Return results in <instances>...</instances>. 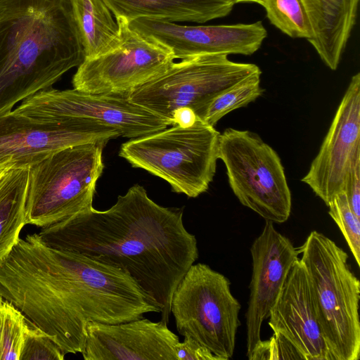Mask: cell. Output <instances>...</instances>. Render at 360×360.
I'll return each instance as SVG.
<instances>
[{
    "label": "cell",
    "instance_id": "obj_1",
    "mask_svg": "<svg viewBox=\"0 0 360 360\" xmlns=\"http://www.w3.org/2000/svg\"><path fill=\"white\" fill-rule=\"evenodd\" d=\"M182 208L162 207L139 184L108 210L93 207L42 227L49 247L85 255L132 277L168 323L172 295L198 258L195 236L185 228Z\"/></svg>",
    "mask_w": 360,
    "mask_h": 360
},
{
    "label": "cell",
    "instance_id": "obj_2",
    "mask_svg": "<svg viewBox=\"0 0 360 360\" xmlns=\"http://www.w3.org/2000/svg\"><path fill=\"white\" fill-rule=\"evenodd\" d=\"M84 58L70 0L10 1L0 8V115Z\"/></svg>",
    "mask_w": 360,
    "mask_h": 360
},
{
    "label": "cell",
    "instance_id": "obj_3",
    "mask_svg": "<svg viewBox=\"0 0 360 360\" xmlns=\"http://www.w3.org/2000/svg\"><path fill=\"white\" fill-rule=\"evenodd\" d=\"M77 254L47 246L38 233L19 238L0 262V297L22 311L66 354L86 338L77 289Z\"/></svg>",
    "mask_w": 360,
    "mask_h": 360
},
{
    "label": "cell",
    "instance_id": "obj_4",
    "mask_svg": "<svg viewBox=\"0 0 360 360\" xmlns=\"http://www.w3.org/2000/svg\"><path fill=\"white\" fill-rule=\"evenodd\" d=\"M311 285L331 360L360 357V282L348 255L330 238L312 231L299 248Z\"/></svg>",
    "mask_w": 360,
    "mask_h": 360
},
{
    "label": "cell",
    "instance_id": "obj_5",
    "mask_svg": "<svg viewBox=\"0 0 360 360\" xmlns=\"http://www.w3.org/2000/svg\"><path fill=\"white\" fill-rule=\"evenodd\" d=\"M220 133L200 117L189 127L172 125L124 143L119 155L134 167L166 181L172 190L196 198L216 172Z\"/></svg>",
    "mask_w": 360,
    "mask_h": 360
},
{
    "label": "cell",
    "instance_id": "obj_6",
    "mask_svg": "<svg viewBox=\"0 0 360 360\" xmlns=\"http://www.w3.org/2000/svg\"><path fill=\"white\" fill-rule=\"evenodd\" d=\"M106 143L65 148L31 166L25 224L46 227L93 207Z\"/></svg>",
    "mask_w": 360,
    "mask_h": 360
},
{
    "label": "cell",
    "instance_id": "obj_7",
    "mask_svg": "<svg viewBox=\"0 0 360 360\" xmlns=\"http://www.w3.org/2000/svg\"><path fill=\"white\" fill-rule=\"evenodd\" d=\"M229 280L202 263L192 264L178 283L170 311L176 330L208 349L220 360L231 359L240 324V304Z\"/></svg>",
    "mask_w": 360,
    "mask_h": 360
},
{
    "label": "cell",
    "instance_id": "obj_8",
    "mask_svg": "<svg viewBox=\"0 0 360 360\" xmlns=\"http://www.w3.org/2000/svg\"><path fill=\"white\" fill-rule=\"evenodd\" d=\"M255 75H262L255 64L233 62L226 54L199 55L174 62L127 97L168 120L172 126L174 110L187 107L202 119L215 97Z\"/></svg>",
    "mask_w": 360,
    "mask_h": 360
},
{
    "label": "cell",
    "instance_id": "obj_9",
    "mask_svg": "<svg viewBox=\"0 0 360 360\" xmlns=\"http://www.w3.org/2000/svg\"><path fill=\"white\" fill-rule=\"evenodd\" d=\"M218 158L239 202L265 221H286L292 196L278 153L256 133L227 128L220 134Z\"/></svg>",
    "mask_w": 360,
    "mask_h": 360
},
{
    "label": "cell",
    "instance_id": "obj_10",
    "mask_svg": "<svg viewBox=\"0 0 360 360\" xmlns=\"http://www.w3.org/2000/svg\"><path fill=\"white\" fill-rule=\"evenodd\" d=\"M119 44L98 56L84 58L72 78L73 89L92 94L127 96L159 76L174 62L169 50L116 19Z\"/></svg>",
    "mask_w": 360,
    "mask_h": 360
},
{
    "label": "cell",
    "instance_id": "obj_11",
    "mask_svg": "<svg viewBox=\"0 0 360 360\" xmlns=\"http://www.w3.org/2000/svg\"><path fill=\"white\" fill-rule=\"evenodd\" d=\"M120 136L113 128L78 118H51L12 110L0 115V164L31 167L70 146Z\"/></svg>",
    "mask_w": 360,
    "mask_h": 360
},
{
    "label": "cell",
    "instance_id": "obj_12",
    "mask_svg": "<svg viewBox=\"0 0 360 360\" xmlns=\"http://www.w3.org/2000/svg\"><path fill=\"white\" fill-rule=\"evenodd\" d=\"M14 110L38 117L88 120L113 128L120 136L130 139L172 125L168 120L130 101L127 96L92 94L75 89L41 90L22 101Z\"/></svg>",
    "mask_w": 360,
    "mask_h": 360
},
{
    "label": "cell",
    "instance_id": "obj_13",
    "mask_svg": "<svg viewBox=\"0 0 360 360\" xmlns=\"http://www.w3.org/2000/svg\"><path fill=\"white\" fill-rule=\"evenodd\" d=\"M360 162V73L353 75L307 174L301 181L328 205L344 192L349 173Z\"/></svg>",
    "mask_w": 360,
    "mask_h": 360
},
{
    "label": "cell",
    "instance_id": "obj_14",
    "mask_svg": "<svg viewBox=\"0 0 360 360\" xmlns=\"http://www.w3.org/2000/svg\"><path fill=\"white\" fill-rule=\"evenodd\" d=\"M128 22V21H127ZM131 29L184 59L204 54L250 56L262 46L267 31L261 21L220 25H181L139 18L128 22Z\"/></svg>",
    "mask_w": 360,
    "mask_h": 360
},
{
    "label": "cell",
    "instance_id": "obj_15",
    "mask_svg": "<svg viewBox=\"0 0 360 360\" xmlns=\"http://www.w3.org/2000/svg\"><path fill=\"white\" fill-rule=\"evenodd\" d=\"M252 262L250 296L245 314L247 356L261 339V328L270 314L294 262L298 249L274 222L265 221L250 248Z\"/></svg>",
    "mask_w": 360,
    "mask_h": 360
},
{
    "label": "cell",
    "instance_id": "obj_16",
    "mask_svg": "<svg viewBox=\"0 0 360 360\" xmlns=\"http://www.w3.org/2000/svg\"><path fill=\"white\" fill-rule=\"evenodd\" d=\"M268 324L304 360H331L307 271L298 258L272 307Z\"/></svg>",
    "mask_w": 360,
    "mask_h": 360
},
{
    "label": "cell",
    "instance_id": "obj_17",
    "mask_svg": "<svg viewBox=\"0 0 360 360\" xmlns=\"http://www.w3.org/2000/svg\"><path fill=\"white\" fill-rule=\"evenodd\" d=\"M179 337L162 320L146 318L109 324L90 321L86 326L85 360H176Z\"/></svg>",
    "mask_w": 360,
    "mask_h": 360
},
{
    "label": "cell",
    "instance_id": "obj_18",
    "mask_svg": "<svg viewBox=\"0 0 360 360\" xmlns=\"http://www.w3.org/2000/svg\"><path fill=\"white\" fill-rule=\"evenodd\" d=\"M308 18V40L321 60L335 70L356 24L359 0H300Z\"/></svg>",
    "mask_w": 360,
    "mask_h": 360
},
{
    "label": "cell",
    "instance_id": "obj_19",
    "mask_svg": "<svg viewBox=\"0 0 360 360\" xmlns=\"http://www.w3.org/2000/svg\"><path fill=\"white\" fill-rule=\"evenodd\" d=\"M115 18H146L168 22H205L228 15L233 6L223 0H104Z\"/></svg>",
    "mask_w": 360,
    "mask_h": 360
},
{
    "label": "cell",
    "instance_id": "obj_20",
    "mask_svg": "<svg viewBox=\"0 0 360 360\" xmlns=\"http://www.w3.org/2000/svg\"><path fill=\"white\" fill-rule=\"evenodd\" d=\"M85 58L115 49L120 43V27L104 0H70Z\"/></svg>",
    "mask_w": 360,
    "mask_h": 360
},
{
    "label": "cell",
    "instance_id": "obj_21",
    "mask_svg": "<svg viewBox=\"0 0 360 360\" xmlns=\"http://www.w3.org/2000/svg\"><path fill=\"white\" fill-rule=\"evenodd\" d=\"M29 166H13L0 179V262L18 242L25 224Z\"/></svg>",
    "mask_w": 360,
    "mask_h": 360
},
{
    "label": "cell",
    "instance_id": "obj_22",
    "mask_svg": "<svg viewBox=\"0 0 360 360\" xmlns=\"http://www.w3.org/2000/svg\"><path fill=\"white\" fill-rule=\"evenodd\" d=\"M260 77H250L218 95L209 104L202 120L214 127L230 112L255 101L264 91L260 86Z\"/></svg>",
    "mask_w": 360,
    "mask_h": 360
},
{
    "label": "cell",
    "instance_id": "obj_23",
    "mask_svg": "<svg viewBox=\"0 0 360 360\" xmlns=\"http://www.w3.org/2000/svg\"><path fill=\"white\" fill-rule=\"evenodd\" d=\"M269 22L291 38L311 37L309 22L300 0H264Z\"/></svg>",
    "mask_w": 360,
    "mask_h": 360
},
{
    "label": "cell",
    "instance_id": "obj_24",
    "mask_svg": "<svg viewBox=\"0 0 360 360\" xmlns=\"http://www.w3.org/2000/svg\"><path fill=\"white\" fill-rule=\"evenodd\" d=\"M28 326L22 311L0 297V360H20Z\"/></svg>",
    "mask_w": 360,
    "mask_h": 360
},
{
    "label": "cell",
    "instance_id": "obj_25",
    "mask_svg": "<svg viewBox=\"0 0 360 360\" xmlns=\"http://www.w3.org/2000/svg\"><path fill=\"white\" fill-rule=\"evenodd\" d=\"M328 214L339 227L356 262L360 266V218L352 210L346 194L342 192L327 205Z\"/></svg>",
    "mask_w": 360,
    "mask_h": 360
},
{
    "label": "cell",
    "instance_id": "obj_26",
    "mask_svg": "<svg viewBox=\"0 0 360 360\" xmlns=\"http://www.w3.org/2000/svg\"><path fill=\"white\" fill-rule=\"evenodd\" d=\"M65 355L47 334L37 327L28 326L20 360H63Z\"/></svg>",
    "mask_w": 360,
    "mask_h": 360
},
{
    "label": "cell",
    "instance_id": "obj_27",
    "mask_svg": "<svg viewBox=\"0 0 360 360\" xmlns=\"http://www.w3.org/2000/svg\"><path fill=\"white\" fill-rule=\"evenodd\" d=\"M247 356L249 360L302 359L298 351L284 337L276 333L269 340H261Z\"/></svg>",
    "mask_w": 360,
    "mask_h": 360
},
{
    "label": "cell",
    "instance_id": "obj_28",
    "mask_svg": "<svg viewBox=\"0 0 360 360\" xmlns=\"http://www.w3.org/2000/svg\"><path fill=\"white\" fill-rule=\"evenodd\" d=\"M184 338L183 342H178L174 346L176 360H220L191 337Z\"/></svg>",
    "mask_w": 360,
    "mask_h": 360
},
{
    "label": "cell",
    "instance_id": "obj_29",
    "mask_svg": "<svg viewBox=\"0 0 360 360\" xmlns=\"http://www.w3.org/2000/svg\"><path fill=\"white\" fill-rule=\"evenodd\" d=\"M344 192L352 210L360 218V162L349 173Z\"/></svg>",
    "mask_w": 360,
    "mask_h": 360
},
{
    "label": "cell",
    "instance_id": "obj_30",
    "mask_svg": "<svg viewBox=\"0 0 360 360\" xmlns=\"http://www.w3.org/2000/svg\"><path fill=\"white\" fill-rule=\"evenodd\" d=\"M198 116L189 108H180L174 111L172 115L173 125L180 127H189L194 124Z\"/></svg>",
    "mask_w": 360,
    "mask_h": 360
},
{
    "label": "cell",
    "instance_id": "obj_31",
    "mask_svg": "<svg viewBox=\"0 0 360 360\" xmlns=\"http://www.w3.org/2000/svg\"><path fill=\"white\" fill-rule=\"evenodd\" d=\"M223 1H224L227 3H229V4H232L233 6H234V4H236L240 3V2H252V3H256V4H260L262 6L264 5V0H223Z\"/></svg>",
    "mask_w": 360,
    "mask_h": 360
},
{
    "label": "cell",
    "instance_id": "obj_32",
    "mask_svg": "<svg viewBox=\"0 0 360 360\" xmlns=\"http://www.w3.org/2000/svg\"><path fill=\"white\" fill-rule=\"evenodd\" d=\"M13 166H15V165L12 162H4L2 164H0V179L8 169H10L11 167H12Z\"/></svg>",
    "mask_w": 360,
    "mask_h": 360
},
{
    "label": "cell",
    "instance_id": "obj_33",
    "mask_svg": "<svg viewBox=\"0 0 360 360\" xmlns=\"http://www.w3.org/2000/svg\"><path fill=\"white\" fill-rule=\"evenodd\" d=\"M12 0H0V8L8 4Z\"/></svg>",
    "mask_w": 360,
    "mask_h": 360
}]
</instances>
